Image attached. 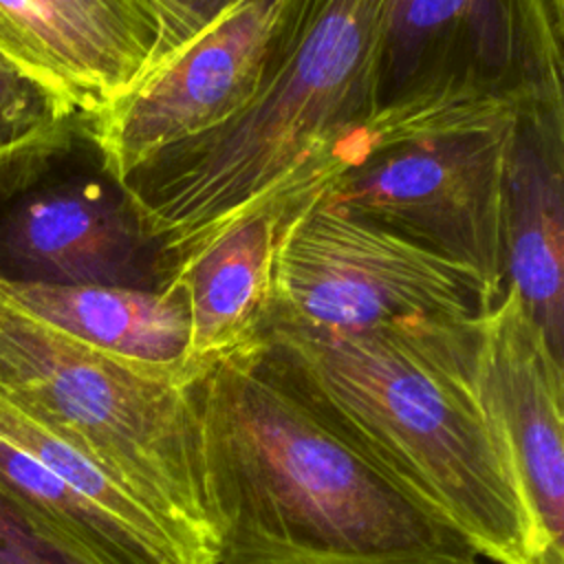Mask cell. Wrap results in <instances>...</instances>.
Listing matches in <instances>:
<instances>
[{
  "mask_svg": "<svg viewBox=\"0 0 564 564\" xmlns=\"http://www.w3.org/2000/svg\"><path fill=\"white\" fill-rule=\"evenodd\" d=\"M218 564H480L264 339L194 379Z\"/></svg>",
  "mask_w": 564,
  "mask_h": 564,
  "instance_id": "6da1fadb",
  "label": "cell"
},
{
  "mask_svg": "<svg viewBox=\"0 0 564 564\" xmlns=\"http://www.w3.org/2000/svg\"><path fill=\"white\" fill-rule=\"evenodd\" d=\"M476 319L355 333L273 324L262 339L480 557L535 564L520 485L474 381Z\"/></svg>",
  "mask_w": 564,
  "mask_h": 564,
  "instance_id": "7a4b0ae2",
  "label": "cell"
},
{
  "mask_svg": "<svg viewBox=\"0 0 564 564\" xmlns=\"http://www.w3.org/2000/svg\"><path fill=\"white\" fill-rule=\"evenodd\" d=\"M394 2L300 0L253 99L121 181L174 271L231 218L273 200L330 139L377 110Z\"/></svg>",
  "mask_w": 564,
  "mask_h": 564,
  "instance_id": "3957f363",
  "label": "cell"
},
{
  "mask_svg": "<svg viewBox=\"0 0 564 564\" xmlns=\"http://www.w3.org/2000/svg\"><path fill=\"white\" fill-rule=\"evenodd\" d=\"M0 394L139 500L183 564H218L192 379L99 352L0 295Z\"/></svg>",
  "mask_w": 564,
  "mask_h": 564,
  "instance_id": "277c9868",
  "label": "cell"
},
{
  "mask_svg": "<svg viewBox=\"0 0 564 564\" xmlns=\"http://www.w3.org/2000/svg\"><path fill=\"white\" fill-rule=\"evenodd\" d=\"M174 278L93 117L70 112L0 152V284L159 289Z\"/></svg>",
  "mask_w": 564,
  "mask_h": 564,
  "instance_id": "5b68a950",
  "label": "cell"
},
{
  "mask_svg": "<svg viewBox=\"0 0 564 564\" xmlns=\"http://www.w3.org/2000/svg\"><path fill=\"white\" fill-rule=\"evenodd\" d=\"M491 306L467 267L311 196L284 218L267 328L355 333L467 322Z\"/></svg>",
  "mask_w": 564,
  "mask_h": 564,
  "instance_id": "8992f818",
  "label": "cell"
},
{
  "mask_svg": "<svg viewBox=\"0 0 564 564\" xmlns=\"http://www.w3.org/2000/svg\"><path fill=\"white\" fill-rule=\"evenodd\" d=\"M516 117L392 145L315 196L467 267L496 304L507 286L505 198Z\"/></svg>",
  "mask_w": 564,
  "mask_h": 564,
  "instance_id": "52a82bcc",
  "label": "cell"
},
{
  "mask_svg": "<svg viewBox=\"0 0 564 564\" xmlns=\"http://www.w3.org/2000/svg\"><path fill=\"white\" fill-rule=\"evenodd\" d=\"M300 0H231L163 53L104 112L93 134L123 181L156 152L218 128L258 93Z\"/></svg>",
  "mask_w": 564,
  "mask_h": 564,
  "instance_id": "ba28073f",
  "label": "cell"
},
{
  "mask_svg": "<svg viewBox=\"0 0 564 564\" xmlns=\"http://www.w3.org/2000/svg\"><path fill=\"white\" fill-rule=\"evenodd\" d=\"M562 35L546 0H397L379 104L436 90L564 101Z\"/></svg>",
  "mask_w": 564,
  "mask_h": 564,
  "instance_id": "9c48e42d",
  "label": "cell"
},
{
  "mask_svg": "<svg viewBox=\"0 0 564 564\" xmlns=\"http://www.w3.org/2000/svg\"><path fill=\"white\" fill-rule=\"evenodd\" d=\"M474 381L520 485L535 564H564V361L511 286L476 319Z\"/></svg>",
  "mask_w": 564,
  "mask_h": 564,
  "instance_id": "30bf717a",
  "label": "cell"
},
{
  "mask_svg": "<svg viewBox=\"0 0 564 564\" xmlns=\"http://www.w3.org/2000/svg\"><path fill=\"white\" fill-rule=\"evenodd\" d=\"M172 46L161 0H0V48L88 117Z\"/></svg>",
  "mask_w": 564,
  "mask_h": 564,
  "instance_id": "8fae6325",
  "label": "cell"
},
{
  "mask_svg": "<svg viewBox=\"0 0 564 564\" xmlns=\"http://www.w3.org/2000/svg\"><path fill=\"white\" fill-rule=\"evenodd\" d=\"M505 262L507 286L564 361V101H531L516 117Z\"/></svg>",
  "mask_w": 564,
  "mask_h": 564,
  "instance_id": "7c38bea8",
  "label": "cell"
},
{
  "mask_svg": "<svg viewBox=\"0 0 564 564\" xmlns=\"http://www.w3.org/2000/svg\"><path fill=\"white\" fill-rule=\"evenodd\" d=\"M286 212L264 203L238 214L178 262L189 317L187 366L209 364L262 339L273 308V269Z\"/></svg>",
  "mask_w": 564,
  "mask_h": 564,
  "instance_id": "4fadbf2b",
  "label": "cell"
},
{
  "mask_svg": "<svg viewBox=\"0 0 564 564\" xmlns=\"http://www.w3.org/2000/svg\"><path fill=\"white\" fill-rule=\"evenodd\" d=\"M0 295L99 352L194 381L187 302L174 278L159 289L0 284Z\"/></svg>",
  "mask_w": 564,
  "mask_h": 564,
  "instance_id": "5bb4252c",
  "label": "cell"
},
{
  "mask_svg": "<svg viewBox=\"0 0 564 564\" xmlns=\"http://www.w3.org/2000/svg\"><path fill=\"white\" fill-rule=\"evenodd\" d=\"M0 500L84 564H183L167 540L90 500L2 434Z\"/></svg>",
  "mask_w": 564,
  "mask_h": 564,
  "instance_id": "9a60e30c",
  "label": "cell"
},
{
  "mask_svg": "<svg viewBox=\"0 0 564 564\" xmlns=\"http://www.w3.org/2000/svg\"><path fill=\"white\" fill-rule=\"evenodd\" d=\"M75 112L0 48V152Z\"/></svg>",
  "mask_w": 564,
  "mask_h": 564,
  "instance_id": "2e32d148",
  "label": "cell"
},
{
  "mask_svg": "<svg viewBox=\"0 0 564 564\" xmlns=\"http://www.w3.org/2000/svg\"><path fill=\"white\" fill-rule=\"evenodd\" d=\"M0 564H84L0 500Z\"/></svg>",
  "mask_w": 564,
  "mask_h": 564,
  "instance_id": "e0dca14e",
  "label": "cell"
},
{
  "mask_svg": "<svg viewBox=\"0 0 564 564\" xmlns=\"http://www.w3.org/2000/svg\"><path fill=\"white\" fill-rule=\"evenodd\" d=\"M161 2L167 11L174 46H176L178 42L189 37L196 29H200L207 20H212L231 0H161Z\"/></svg>",
  "mask_w": 564,
  "mask_h": 564,
  "instance_id": "ac0fdd59",
  "label": "cell"
},
{
  "mask_svg": "<svg viewBox=\"0 0 564 564\" xmlns=\"http://www.w3.org/2000/svg\"><path fill=\"white\" fill-rule=\"evenodd\" d=\"M546 2H549L551 13H553L560 22H564V0H546Z\"/></svg>",
  "mask_w": 564,
  "mask_h": 564,
  "instance_id": "d6986e66",
  "label": "cell"
}]
</instances>
